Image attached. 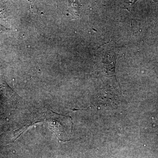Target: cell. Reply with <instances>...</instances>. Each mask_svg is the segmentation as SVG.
<instances>
[{"label": "cell", "instance_id": "obj_1", "mask_svg": "<svg viewBox=\"0 0 158 158\" xmlns=\"http://www.w3.org/2000/svg\"><path fill=\"white\" fill-rule=\"evenodd\" d=\"M46 122L60 141L70 140L73 131V123L70 116L59 115L51 111L47 114Z\"/></svg>", "mask_w": 158, "mask_h": 158}, {"label": "cell", "instance_id": "obj_2", "mask_svg": "<svg viewBox=\"0 0 158 158\" xmlns=\"http://www.w3.org/2000/svg\"><path fill=\"white\" fill-rule=\"evenodd\" d=\"M79 7L78 3L74 1L69 2L68 11L73 16L78 15Z\"/></svg>", "mask_w": 158, "mask_h": 158}, {"label": "cell", "instance_id": "obj_3", "mask_svg": "<svg viewBox=\"0 0 158 158\" xmlns=\"http://www.w3.org/2000/svg\"><path fill=\"white\" fill-rule=\"evenodd\" d=\"M7 29L4 27H2V26H0V32H3L4 31H6Z\"/></svg>", "mask_w": 158, "mask_h": 158}]
</instances>
